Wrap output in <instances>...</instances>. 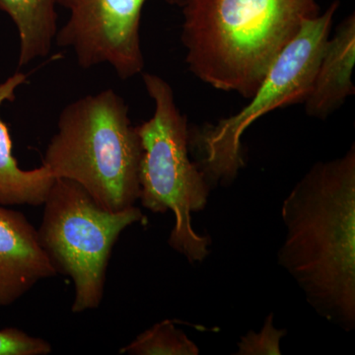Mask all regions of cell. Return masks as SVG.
Segmentation results:
<instances>
[{"label":"cell","instance_id":"14","mask_svg":"<svg viewBox=\"0 0 355 355\" xmlns=\"http://www.w3.org/2000/svg\"><path fill=\"white\" fill-rule=\"evenodd\" d=\"M53 352L50 343L17 328L0 330V355H48Z\"/></svg>","mask_w":355,"mask_h":355},{"label":"cell","instance_id":"7","mask_svg":"<svg viewBox=\"0 0 355 355\" xmlns=\"http://www.w3.org/2000/svg\"><path fill=\"white\" fill-rule=\"evenodd\" d=\"M148 0H57L69 12L55 43L73 51L77 64L89 69L108 64L123 80L142 73L144 57L140 20ZM181 7L184 0H163Z\"/></svg>","mask_w":355,"mask_h":355},{"label":"cell","instance_id":"12","mask_svg":"<svg viewBox=\"0 0 355 355\" xmlns=\"http://www.w3.org/2000/svg\"><path fill=\"white\" fill-rule=\"evenodd\" d=\"M130 355H198L200 349L170 320L159 322L120 349Z\"/></svg>","mask_w":355,"mask_h":355},{"label":"cell","instance_id":"4","mask_svg":"<svg viewBox=\"0 0 355 355\" xmlns=\"http://www.w3.org/2000/svg\"><path fill=\"white\" fill-rule=\"evenodd\" d=\"M142 80L154 112L137 127L141 144L139 200L154 214L172 211L175 224L168 244L191 265L202 263L209 256L211 238L193 229L191 214L205 209L211 189L191 159L190 128L171 85L153 73H142Z\"/></svg>","mask_w":355,"mask_h":355},{"label":"cell","instance_id":"3","mask_svg":"<svg viewBox=\"0 0 355 355\" xmlns=\"http://www.w3.org/2000/svg\"><path fill=\"white\" fill-rule=\"evenodd\" d=\"M140 157L127 103L106 89L64 107L42 165L55 179L83 187L105 209L119 211L139 200Z\"/></svg>","mask_w":355,"mask_h":355},{"label":"cell","instance_id":"2","mask_svg":"<svg viewBox=\"0 0 355 355\" xmlns=\"http://www.w3.org/2000/svg\"><path fill=\"white\" fill-rule=\"evenodd\" d=\"M182 42L191 73L217 90L254 95L317 0H184Z\"/></svg>","mask_w":355,"mask_h":355},{"label":"cell","instance_id":"13","mask_svg":"<svg viewBox=\"0 0 355 355\" xmlns=\"http://www.w3.org/2000/svg\"><path fill=\"white\" fill-rule=\"evenodd\" d=\"M275 315L270 313L266 318L265 324L260 331H250L243 336L237 343L236 355H279L280 340L286 335V330H279L275 327Z\"/></svg>","mask_w":355,"mask_h":355},{"label":"cell","instance_id":"10","mask_svg":"<svg viewBox=\"0 0 355 355\" xmlns=\"http://www.w3.org/2000/svg\"><path fill=\"white\" fill-rule=\"evenodd\" d=\"M26 83L27 76L23 72H15L0 83V110L4 103L15 100L16 90ZM55 180L44 165L32 170L19 167L13 156L9 128L0 116V205H43Z\"/></svg>","mask_w":355,"mask_h":355},{"label":"cell","instance_id":"6","mask_svg":"<svg viewBox=\"0 0 355 355\" xmlns=\"http://www.w3.org/2000/svg\"><path fill=\"white\" fill-rule=\"evenodd\" d=\"M43 205L37 229L40 243L58 272L73 282L72 312L97 309L114 244L125 229L144 220V214L135 205L105 209L83 187L67 179L55 180Z\"/></svg>","mask_w":355,"mask_h":355},{"label":"cell","instance_id":"1","mask_svg":"<svg viewBox=\"0 0 355 355\" xmlns=\"http://www.w3.org/2000/svg\"><path fill=\"white\" fill-rule=\"evenodd\" d=\"M286 228L277 261L319 316L355 329V146L319 161L282 207Z\"/></svg>","mask_w":355,"mask_h":355},{"label":"cell","instance_id":"5","mask_svg":"<svg viewBox=\"0 0 355 355\" xmlns=\"http://www.w3.org/2000/svg\"><path fill=\"white\" fill-rule=\"evenodd\" d=\"M336 0L305 21L266 72L249 104L228 118L189 130V148L210 189L231 186L244 167L242 137L254 121L273 110L305 101L324 46L330 38Z\"/></svg>","mask_w":355,"mask_h":355},{"label":"cell","instance_id":"11","mask_svg":"<svg viewBox=\"0 0 355 355\" xmlns=\"http://www.w3.org/2000/svg\"><path fill=\"white\" fill-rule=\"evenodd\" d=\"M57 7V0H0V10L19 36V67L51 53L58 31Z\"/></svg>","mask_w":355,"mask_h":355},{"label":"cell","instance_id":"8","mask_svg":"<svg viewBox=\"0 0 355 355\" xmlns=\"http://www.w3.org/2000/svg\"><path fill=\"white\" fill-rule=\"evenodd\" d=\"M58 273L27 217L0 205V307L14 304Z\"/></svg>","mask_w":355,"mask_h":355},{"label":"cell","instance_id":"9","mask_svg":"<svg viewBox=\"0 0 355 355\" xmlns=\"http://www.w3.org/2000/svg\"><path fill=\"white\" fill-rule=\"evenodd\" d=\"M355 16L349 15L329 38L309 94L303 104L312 118L324 120L354 95Z\"/></svg>","mask_w":355,"mask_h":355}]
</instances>
